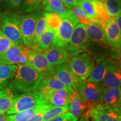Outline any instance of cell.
Masks as SVG:
<instances>
[{
    "mask_svg": "<svg viewBox=\"0 0 121 121\" xmlns=\"http://www.w3.org/2000/svg\"><path fill=\"white\" fill-rule=\"evenodd\" d=\"M119 67L120 69H121V60L120 61V62H119Z\"/></svg>",
    "mask_w": 121,
    "mask_h": 121,
    "instance_id": "obj_47",
    "label": "cell"
},
{
    "mask_svg": "<svg viewBox=\"0 0 121 121\" xmlns=\"http://www.w3.org/2000/svg\"><path fill=\"white\" fill-rule=\"evenodd\" d=\"M118 112L121 115V100H120V101H119V103L118 107Z\"/></svg>",
    "mask_w": 121,
    "mask_h": 121,
    "instance_id": "obj_44",
    "label": "cell"
},
{
    "mask_svg": "<svg viewBox=\"0 0 121 121\" xmlns=\"http://www.w3.org/2000/svg\"><path fill=\"white\" fill-rule=\"evenodd\" d=\"M110 17H117L121 13V0H104L103 2Z\"/></svg>",
    "mask_w": 121,
    "mask_h": 121,
    "instance_id": "obj_29",
    "label": "cell"
},
{
    "mask_svg": "<svg viewBox=\"0 0 121 121\" xmlns=\"http://www.w3.org/2000/svg\"><path fill=\"white\" fill-rule=\"evenodd\" d=\"M89 48V40L86 31V26L78 24L74 29L73 34L66 47L71 57H76L86 52Z\"/></svg>",
    "mask_w": 121,
    "mask_h": 121,
    "instance_id": "obj_5",
    "label": "cell"
},
{
    "mask_svg": "<svg viewBox=\"0 0 121 121\" xmlns=\"http://www.w3.org/2000/svg\"><path fill=\"white\" fill-rule=\"evenodd\" d=\"M94 1H98V2H103L104 0H94Z\"/></svg>",
    "mask_w": 121,
    "mask_h": 121,
    "instance_id": "obj_46",
    "label": "cell"
},
{
    "mask_svg": "<svg viewBox=\"0 0 121 121\" xmlns=\"http://www.w3.org/2000/svg\"><path fill=\"white\" fill-rule=\"evenodd\" d=\"M42 94L44 95L45 100L53 106L63 107L69 105L70 104V96L64 90H48Z\"/></svg>",
    "mask_w": 121,
    "mask_h": 121,
    "instance_id": "obj_19",
    "label": "cell"
},
{
    "mask_svg": "<svg viewBox=\"0 0 121 121\" xmlns=\"http://www.w3.org/2000/svg\"><path fill=\"white\" fill-rule=\"evenodd\" d=\"M54 76L65 85L72 87L74 90L76 89L77 85L80 81L72 73L67 63H63L55 66V73Z\"/></svg>",
    "mask_w": 121,
    "mask_h": 121,
    "instance_id": "obj_16",
    "label": "cell"
},
{
    "mask_svg": "<svg viewBox=\"0 0 121 121\" xmlns=\"http://www.w3.org/2000/svg\"><path fill=\"white\" fill-rule=\"evenodd\" d=\"M16 68L17 66L16 65H6L0 63V91L8 87Z\"/></svg>",
    "mask_w": 121,
    "mask_h": 121,
    "instance_id": "obj_25",
    "label": "cell"
},
{
    "mask_svg": "<svg viewBox=\"0 0 121 121\" xmlns=\"http://www.w3.org/2000/svg\"><path fill=\"white\" fill-rule=\"evenodd\" d=\"M45 112V111H43L39 113H37V114L34 115L33 117H31V118L29 119L28 121H42L43 115L44 114Z\"/></svg>",
    "mask_w": 121,
    "mask_h": 121,
    "instance_id": "obj_39",
    "label": "cell"
},
{
    "mask_svg": "<svg viewBox=\"0 0 121 121\" xmlns=\"http://www.w3.org/2000/svg\"><path fill=\"white\" fill-rule=\"evenodd\" d=\"M47 102L44 95L38 90L17 95L6 114L10 115L22 112Z\"/></svg>",
    "mask_w": 121,
    "mask_h": 121,
    "instance_id": "obj_2",
    "label": "cell"
},
{
    "mask_svg": "<svg viewBox=\"0 0 121 121\" xmlns=\"http://www.w3.org/2000/svg\"><path fill=\"white\" fill-rule=\"evenodd\" d=\"M24 0H4L6 8L13 11H17L20 8Z\"/></svg>",
    "mask_w": 121,
    "mask_h": 121,
    "instance_id": "obj_36",
    "label": "cell"
},
{
    "mask_svg": "<svg viewBox=\"0 0 121 121\" xmlns=\"http://www.w3.org/2000/svg\"><path fill=\"white\" fill-rule=\"evenodd\" d=\"M41 2H42V0H37V1H36V4H37V7L38 9L39 8Z\"/></svg>",
    "mask_w": 121,
    "mask_h": 121,
    "instance_id": "obj_45",
    "label": "cell"
},
{
    "mask_svg": "<svg viewBox=\"0 0 121 121\" xmlns=\"http://www.w3.org/2000/svg\"><path fill=\"white\" fill-rule=\"evenodd\" d=\"M26 65L44 77L52 76L55 73V67L49 64L42 53L30 51Z\"/></svg>",
    "mask_w": 121,
    "mask_h": 121,
    "instance_id": "obj_11",
    "label": "cell"
},
{
    "mask_svg": "<svg viewBox=\"0 0 121 121\" xmlns=\"http://www.w3.org/2000/svg\"><path fill=\"white\" fill-rule=\"evenodd\" d=\"M94 4L96 13V17L94 22L98 23L102 28H103L112 17H110L107 13L103 3L94 1Z\"/></svg>",
    "mask_w": 121,
    "mask_h": 121,
    "instance_id": "obj_27",
    "label": "cell"
},
{
    "mask_svg": "<svg viewBox=\"0 0 121 121\" xmlns=\"http://www.w3.org/2000/svg\"><path fill=\"white\" fill-rule=\"evenodd\" d=\"M1 30L4 35L16 44L22 43L20 31V16L18 13H9L2 15Z\"/></svg>",
    "mask_w": 121,
    "mask_h": 121,
    "instance_id": "obj_4",
    "label": "cell"
},
{
    "mask_svg": "<svg viewBox=\"0 0 121 121\" xmlns=\"http://www.w3.org/2000/svg\"><path fill=\"white\" fill-rule=\"evenodd\" d=\"M43 10L45 12L54 13L61 16L71 14V10L65 7L62 0H49Z\"/></svg>",
    "mask_w": 121,
    "mask_h": 121,
    "instance_id": "obj_26",
    "label": "cell"
},
{
    "mask_svg": "<svg viewBox=\"0 0 121 121\" xmlns=\"http://www.w3.org/2000/svg\"><path fill=\"white\" fill-rule=\"evenodd\" d=\"M49 0H42V4L41 7L42 9H44L45 7V6L47 5L48 4V2Z\"/></svg>",
    "mask_w": 121,
    "mask_h": 121,
    "instance_id": "obj_41",
    "label": "cell"
},
{
    "mask_svg": "<svg viewBox=\"0 0 121 121\" xmlns=\"http://www.w3.org/2000/svg\"><path fill=\"white\" fill-rule=\"evenodd\" d=\"M43 14L46 20L47 26L52 29L54 31L58 29L62 22L61 15L54 13L44 12Z\"/></svg>",
    "mask_w": 121,
    "mask_h": 121,
    "instance_id": "obj_30",
    "label": "cell"
},
{
    "mask_svg": "<svg viewBox=\"0 0 121 121\" xmlns=\"http://www.w3.org/2000/svg\"><path fill=\"white\" fill-rule=\"evenodd\" d=\"M116 22L117 24V26L118 27L119 30H120L121 34V13L117 17H116Z\"/></svg>",
    "mask_w": 121,
    "mask_h": 121,
    "instance_id": "obj_40",
    "label": "cell"
},
{
    "mask_svg": "<svg viewBox=\"0 0 121 121\" xmlns=\"http://www.w3.org/2000/svg\"><path fill=\"white\" fill-rule=\"evenodd\" d=\"M43 78V76L28 65H19L8 87L16 94L31 92L37 90Z\"/></svg>",
    "mask_w": 121,
    "mask_h": 121,
    "instance_id": "obj_1",
    "label": "cell"
},
{
    "mask_svg": "<svg viewBox=\"0 0 121 121\" xmlns=\"http://www.w3.org/2000/svg\"><path fill=\"white\" fill-rule=\"evenodd\" d=\"M76 90L90 104L102 103V87L97 83L90 82L87 80H81L78 84Z\"/></svg>",
    "mask_w": 121,
    "mask_h": 121,
    "instance_id": "obj_9",
    "label": "cell"
},
{
    "mask_svg": "<svg viewBox=\"0 0 121 121\" xmlns=\"http://www.w3.org/2000/svg\"><path fill=\"white\" fill-rule=\"evenodd\" d=\"M103 102L102 104L118 109L121 98V87L104 88L102 87Z\"/></svg>",
    "mask_w": 121,
    "mask_h": 121,
    "instance_id": "obj_22",
    "label": "cell"
},
{
    "mask_svg": "<svg viewBox=\"0 0 121 121\" xmlns=\"http://www.w3.org/2000/svg\"><path fill=\"white\" fill-rule=\"evenodd\" d=\"M40 13H32L20 16V31L22 43L31 48L34 40L38 19Z\"/></svg>",
    "mask_w": 121,
    "mask_h": 121,
    "instance_id": "obj_7",
    "label": "cell"
},
{
    "mask_svg": "<svg viewBox=\"0 0 121 121\" xmlns=\"http://www.w3.org/2000/svg\"><path fill=\"white\" fill-rule=\"evenodd\" d=\"M87 117L91 118L92 121H121L118 110L103 104H91Z\"/></svg>",
    "mask_w": 121,
    "mask_h": 121,
    "instance_id": "obj_10",
    "label": "cell"
},
{
    "mask_svg": "<svg viewBox=\"0 0 121 121\" xmlns=\"http://www.w3.org/2000/svg\"><path fill=\"white\" fill-rule=\"evenodd\" d=\"M31 50L21 44L12 46L0 56V63L6 65H26Z\"/></svg>",
    "mask_w": 121,
    "mask_h": 121,
    "instance_id": "obj_8",
    "label": "cell"
},
{
    "mask_svg": "<svg viewBox=\"0 0 121 121\" xmlns=\"http://www.w3.org/2000/svg\"><path fill=\"white\" fill-rule=\"evenodd\" d=\"M98 84L104 88L121 87V69L116 61L109 69L104 79Z\"/></svg>",
    "mask_w": 121,
    "mask_h": 121,
    "instance_id": "obj_15",
    "label": "cell"
},
{
    "mask_svg": "<svg viewBox=\"0 0 121 121\" xmlns=\"http://www.w3.org/2000/svg\"><path fill=\"white\" fill-rule=\"evenodd\" d=\"M114 60L110 59H106L100 62L99 64L94 67L91 73L87 78V81L99 84L104 79Z\"/></svg>",
    "mask_w": 121,
    "mask_h": 121,
    "instance_id": "obj_21",
    "label": "cell"
},
{
    "mask_svg": "<svg viewBox=\"0 0 121 121\" xmlns=\"http://www.w3.org/2000/svg\"><path fill=\"white\" fill-rule=\"evenodd\" d=\"M69 66L72 73L79 81L86 80L94 68V60L89 54L82 53L71 58Z\"/></svg>",
    "mask_w": 121,
    "mask_h": 121,
    "instance_id": "obj_6",
    "label": "cell"
},
{
    "mask_svg": "<svg viewBox=\"0 0 121 121\" xmlns=\"http://www.w3.org/2000/svg\"><path fill=\"white\" fill-rule=\"evenodd\" d=\"M70 10L71 14L78 20L80 24H82L86 26L93 22V20L90 19L86 13L80 7L76 6L71 9Z\"/></svg>",
    "mask_w": 121,
    "mask_h": 121,
    "instance_id": "obj_32",
    "label": "cell"
},
{
    "mask_svg": "<svg viewBox=\"0 0 121 121\" xmlns=\"http://www.w3.org/2000/svg\"><path fill=\"white\" fill-rule=\"evenodd\" d=\"M81 1V0H62L65 7L69 9L78 6V4Z\"/></svg>",
    "mask_w": 121,
    "mask_h": 121,
    "instance_id": "obj_38",
    "label": "cell"
},
{
    "mask_svg": "<svg viewBox=\"0 0 121 121\" xmlns=\"http://www.w3.org/2000/svg\"><path fill=\"white\" fill-rule=\"evenodd\" d=\"M86 31L89 41L103 47L113 48L107 42L103 28L98 23L93 22L89 24L86 26Z\"/></svg>",
    "mask_w": 121,
    "mask_h": 121,
    "instance_id": "obj_18",
    "label": "cell"
},
{
    "mask_svg": "<svg viewBox=\"0 0 121 121\" xmlns=\"http://www.w3.org/2000/svg\"><path fill=\"white\" fill-rule=\"evenodd\" d=\"M78 121H89V117L87 116H83V117L80 118V119Z\"/></svg>",
    "mask_w": 121,
    "mask_h": 121,
    "instance_id": "obj_42",
    "label": "cell"
},
{
    "mask_svg": "<svg viewBox=\"0 0 121 121\" xmlns=\"http://www.w3.org/2000/svg\"><path fill=\"white\" fill-rule=\"evenodd\" d=\"M52 106V104L47 102L26 111L7 115L5 116V118L6 121H28L34 115L41 112L46 111Z\"/></svg>",
    "mask_w": 121,
    "mask_h": 121,
    "instance_id": "obj_20",
    "label": "cell"
},
{
    "mask_svg": "<svg viewBox=\"0 0 121 121\" xmlns=\"http://www.w3.org/2000/svg\"><path fill=\"white\" fill-rule=\"evenodd\" d=\"M0 121H6L5 118V115H2L0 114Z\"/></svg>",
    "mask_w": 121,
    "mask_h": 121,
    "instance_id": "obj_43",
    "label": "cell"
},
{
    "mask_svg": "<svg viewBox=\"0 0 121 121\" xmlns=\"http://www.w3.org/2000/svg\"><path fill=\"white\" fill-rule=\"evenodd\" d=\"M70 98L69 113L78 118L83 116L87 117V113L91 105L90 103L82 97L76 90L73 91Z\"/></svg>",
    "mask_w": 121,
    "mask_h": 121,
    "instance_id": "obj_14",
    "label": "cell"
},
{
    "mask_svg": "<svg viewBox=\"0 0 121 121\" xmlns=\"http://www.w3.org/2000/svg\"><path fill=\"white\" fill-rule=\"evenodd\" d=\"M78 6L82 8L89 15L90 19L94 22L96 17V13L93 0H81Z\"/></svg>",
    "mask_w": 121,
    "mask_h": 121,
    "instance_id": "obj_33",
    "label": "cell"
},
{
    "mask_svg": "<svg viewBox=\"0 0 121 121\" xmlns=\"http://www.w3.org/2000/svg\"><path fill=\"white\" fill-rule=\"evenodd\" d=\"M17 95L15 94L9 87L0 91V114H6L11 107L13 100Z\"/></svg>",
    "mask_w": 121,
    "mask_h": 121,
    "instance_id": "obj_24",
    "label": "cell"
},
{
    "mask_svg": "<svg viewBox=\"0 0 121 121\" xmlns=\"http://www.w3.org/2000/svg\"><path fill=\"white\" fill-rule=\"evenodd\" d=\"M106 39L108 43L112 47L116 53L121 52V34L116 18L112 17L103 28Z\"/></svg>",
    "mask_w": 121,
    "mask_h": 121,
    "instance_id": "obj_12",
    "label": "cell"
},
{
    "mask_svg": "<svg viewBox=\"0 0 121 121\" xmlns=\"http://www.w3.org/2000/svg\"><path fill=\"white\" fill-rule=\"evenodd\" d=\"M78 118L73 116L71 113L68 112L48 121H78Z\"/></svg>",
    "mask_w": 121,
    "mask_h": 121,
    "instance_id": "obj_37",
    "label": "cell"
},
{
    "mask_svg": "<svg viewBox=\"0 0 121 121\" xmlns=\"http://www.w3.org/2000/svg\"><path fill=\"white\" fill-rule=\"evenodd\" d=\"M48 62L52 66L68 63L71 60V56L66 48L51 45L49 49L42 53Z\"/></svg>",
    "mask_w": 121,
    "mask_h": 121,
    "instance_id": "obj_13",
    "label": "cell"
},
{
    "mask_svg": "<svg viewBox=\"0 0 121 121\" xmlns=\"http://www.w3.org/2000/svg\"><path fill=\"white\" fill-rule=\"evenodd\" d=\"M69 105L63 107H56L53 105L52 107L45 111L43 115L42 121H48L65 113L69 112Z\"/></svg>",
    "mask_w": 121,
    "mask_h": 121,
    "instance_id": "obj_28",
    "label": "cell"
},
{
    "mask_svg": "<svg viewBox=\"0 0 121 121\" xmlns=\"http://www.w3.org/2000/svg\"><path fill=\"white\" fill-rule=\"evenodd\" d=\"M51 90H64L69 96L72 95L75 90L72 87L65 85L62 82L57 79L54 76L48 77H44L40 81L37 90L40 93Z\"/></svg>",
    "mask_w": 121,
    "mask_h": 121,
    "instance_id": "obj_17",
    "label": "cell"
},
{
    "mask_svg": "<svg viewBox=\"0 0 121 121\" xmlns=\"http://www.w3.org/2000/svg\"><path fill=\"white\" fill-rule=\"evenodd\" d=\"M16 44L9 39L2 33L0 28V56L11 47Z\"/></svg>",
    "mask_w": 121,
    "mask_h": 121,
    "instance_id": "obj_35",
    "label": "cell"
},
{
    "mask_svg": "<svg viewBox=\"0 0 121 121\" xmlns=\"http://www.w3.org/2000/svg\"><path fill=\"white\" fill-rule=\"evenodd\" d=\"M61 16V24L58 29L54 31L52 45L66 48L71 38L74 29L80 22L72 14Z\"/></svg>",
    "mask_w": 121,
    "mask_h": 121,
    "instance_id": "obj_3",
    "label": "cell"
},
{
    "mask_svg": "<svg viewBox=\"0 0 121 121\" xmlns=\"http://www.w3.org/2000/svg\"><path fill=\"white\" fill-rule=\"evenodd\" d=\"M47 28V25L46 20H45L44 16L43 14V13H40V16H39L37 22L34 40H33V44L31 48V49H33L34 47L35 46L39 37L43 34V33L45 31Z\"/></svg>",
    "mask_w": 121,
    "mask_h": 121,
    "instance_id": "obj_31",
    "label": "cell"
},
{
    "mask_svg": "<svg viewBox=\"0 0 121 121\" xmlns=\"http://www.w3.org/2000/svg\"><path fill=\"white\" fill-rule=\"evenodd\" d=\"M2 1H4V0H0V4H1V2H2Z\"/></svg>",
    "mask_w": 121,
    "mask_h": 121,
    "instance_id": "obj_48",
    "label": "cell"
},
{
    "mask_svg": "<svg viewBox=\"0 0 121 121\" xmlns=\"http://www.w3.org/2000/svg\"><path fill=\"white\" fill-rule=\"evenodd\" d=\"M54 31L49 27L39 37L35 46L33 48V51L38 52H42L47 50L51 47L53 41Z\"/></svg>",
    "mask_w": 121,
    "mask_h": 121,
    "instance_id": "obj_23",
    "label": "cell"
},
{
    "mask_svg": "<svg viewBox=\"0 0 121 121\" xmlns=\"http://www.w3.org/2000/svg\"><path fill=\"white\" fill-rule=\"evenodd\" d=\"M37 0H24L20 8L18 10L19 14L25 15L32 13L38 8L36 4Z\"/></svg>",
    "mask_w": 121,
    "mask_h": 121,
    "instance_id": "obj_34",
    "label": "cell"
}]
</instances>
